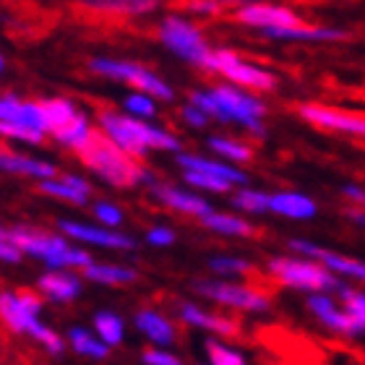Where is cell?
Segmentation results:
<instances>
[{
    "label": "cell",
    "instance_id": "obj_1",
    "mask_svg": "<svg viewBox=\"0 0 365 365\" xmlns=\"http://www.w3.org/2000/svg\"><path fill=\"white\" fill-rule=\"evenodd\" d=\"M188 102L198 105L212 120L222 123V125H237L256 138L267 136L269 107L259 97V91L220 81V84L193 89L188 94Z\"/></svg>",
    "mask_w": 365,
    "mask_h": 365
},
{
    "label": "cell",
    "instance_id": "obj_2",
    "mask_svg": "<svg viewBox=\"0 0 365 365\" xmlns=\"http://www.w3.org/2000/svg\"><path fill=\"white\" fill-rule=\"evenodd\" d=\"M97 128L102 136H107L113 144H118L123 152H128L136 160H144L152 152L178 154L182 149V141L170 128L160 125L146 118L123 113L120 107H99L94 113Z\"/></svg>",
    "mask_w": 365,
    "mask_h": 365
},
{
    "label": "cell",
    "instance_id": "obj_3",
    "mask_svg": "<svg viewBox=\"0 0 365 365\" xmlns=\"http://www.w3.org/2000/svg\"><path fill=\"white\" fill-rule=\"evenodd\" d=\"M42 308L45 297L39 295L37 287L0 289V327L8 334L31 339L50 358H63V352L68 350V339L42 321Z\"/></svg>",
    "mask_w": 365,
    "mask_h": 365
},
{
    "label": "cell",
    "instance_id": "obj_4",
    "mask_svg": "<svg viewBox=\"0 0 365 365\" xmlns=\"http://www.w3.org/2000/svg\"><path fill=\"white\" fill-rule=\"evenodd\" d=\"M81 165L89 170L91 175L118 190H130V188H149L160 178L154 175V170L144 165V160L130 157L128 152H123L120 146L113 144L107 136L99 133L84 152L76 154Z\"/></svg>",
    "mask_w": 365,
    "mask_h": 365
},
{
    "label": "cell",
    "instance_id": "obj_5",
    "mask_svg": "<svg viewBox=\"0 0 365 365\" xmlns=\"http://www.w3.org/2000/svg\"><path fill=\"white\" fill-rule=\"evenodd\" d=\"M14 240L21 245L26 259L39 261L45 269H76L84 272L94 256L86 251V245L71 240L61 230H45L37 225H14L11 227Z\"/></svg>",
    "mask_w": 365,
    "mask_h": 365
},
{
    "label": "cell",
    "instance_id": "obj_6",
    "mask_svg": "<svg viewBox=\"0 0 365 365\" xmlns=\"http://www.w3.org/2000/svg\"><path fill=\"white\" fill-rule=\"evenodd\" d=\"M50 138L42 99L19 97L16 91L0 94V141L42 146Z\"/></svg>",
    "mask_w": 365,
    "mask_h": 365
},
{
    "label": "cell",
    "instance_id": "obj_7",
    "mask_svg": "<svg viewBox=\"0 0 365 365\" xmlns=\"http://www.w3.org/2000/svg\"><path fill=\"white\" fill-rule=\"evenodd\" d=\"M267 277L284 289H295V292H336L342 279L336 277L331 269H327L321 261L311 256H272L264 264Z\"/></svg>",
    "mask_w": 365,
    "mask_h": 365
},
{
    "label": "cell",
    "instance_id": "obj_8",
    "mask_svg": "<svg viewBox=\"0 0 365 365\" xmlns=\"http://www.w3.org/2000/svg\"><path fill=\"white\" fill-rule=\"evenodd\" d=\"M193 292L206 297V303L225 308L232 313H269L272 311V292L253 282H235L230 277H212V279L193 282Z\"/></svg>",
    "mask_w": 365,
    "mask_h": 365
},
{
    "label": "cell",
    "instance_id": "obj_9",
    "mask_svg": "<svg viewBox=\"0 0 365 365\" xmlns=\"http://www.w3.org/2000/svg\"><path fill=\"white\" fill-rule=\"evenodd\" d=\"M86 71L94 73L99 78H107V81H115V84H125L128 89H141L149 91L160 102H173L175 99V89L170 81L152 71L149 66L138 61H130V58H113V55H94L86 61Z\"/></svg>",
    "mask_w": 365,
    "mask_h": 365
},
{
    "label": "cell",
    "instance_id": "obj_10",
    "mask_svg": "<svg viewBox=\"0 0 365 365\" xmlns=\"http://www.w3.org/2000/svg\"><path fill=\"white\" fill-rule=\"evenodd\" d=\"M154 34L160 39V45L170 55H175L178 61L188 63L198 71H206V63H209V55H212L214 47L209 45L206 34L193 19L182 14L162 16L160 24L154 26Z\"/></svg>",
    "mask_w": 365,
    "mask_h": 365
},
{
    "label": "cell",
    "instance_id": "obj_11",
    "mask_svg": "<svg viewBox=\"0 0 365 365\" xmlns=\"http://www.w3.org/2000/svg\"><path fill=\"white\" fill-rule=\"evenodd\" d=\"M206 73L220 76L222 81L237 84L243 89L259 91V94L277 91V86H279V76L274 71L264 68L261 63L251 61V58H243L230 47H214L209 63H206Z\"/></svg>",
    "mask_w": 365,
    "mask_h": 365
},
{
    "label": "cell",
    "instance_id": "obj_12",
    "mask_svg": "<svg viewBox=\"0 0 365 365\" xmlns=\"http://www.w3.org/2000/svg\"><path fill=\"white\" fill-rule=\"evenodd\" d=\"M55 230H61L63 235H68L71 240H76V243L86 245V248H102V251H120V253H130L138 248V240L133 235H128L125 230L105 227L99 222L61 217V220H55Z\"/></svg>",
    "mask_w": 365,
    "mask_h": 365
},
{
    "label": "cell",
    "instance_id": "obj_13",
    "mask_svg": "<svg viewBox=\"0 0 365 365\" xmlns=\"http://www.w3.org/2000/svg\"><path fill=\"white\" fill-rule=\"evenodd\" d=\"M295 113L303 118L308 125L327 133H339V136H350L365 141V113L355 110H344V107L324 105V102H300Z\"/></svg>",
    "mask_w": 365,
    "mask_h": 365
},
{
    "label": "cell",
    "instance_id": "obj_14",
    "mask_svg": "<svg viewBox=\"0 0 365 365\" xmlns=\"http://www.w3.org/2000/svg\"><path fill=\"white\" fill-rule=\"evenodd\" d=\"M175 319L185 327L196 329V331H206V334L222 336V339H237L243 334L240 321L235 316H230L225 308H204L193 300H178Z\"/></svg>",
    "mask_w": 365,
    "mask_h": 365
},
{
    "label": "cell",
    "instance_id": "obj_15",
    "mask_svg": "<svg viewBox=\"0 0 365 365\" xmlns=\"http://www.w3.org/2000/svg\"><path fill=\"white\" fill-rule=\"evenodd\" d=\"M149 196L173 214H180V217H188V220H201L206 214L212 212L214 206L201 196V190L190 188V185H175V182H165L157 180L154 185H149Z\"/></svg>",
    "mask_w": 365,
    "mask_h": 365
},
{
    "label": "cell",
    "instance_id": "obj_16",
    "mask_svg": "<svg viewBox=\"0 0 365 365\" xmlns=\"http://www.w3.org/2000/svg\"><path fill=\"white\" fill-rule=\"evenodd\" d=\"M305 308L331 334L347 336V339H355V336L365 334V329L352 319L350 313L344 311V305L339 303V297L334 292H308Z\"/></svg>",
    "mask_w": 365,
    "mask_h": 365
},
{
    "label": "cell",
    "instance_id": "obj_17",
    "mask_svg": "<svg viewBox=\"0 0 365 365\" xmlns=\"http://www.w3.org/2000/svg\"><path fill=\"white\" fill-rule=\"evenodd\" d=\"M235 21L245 29H253L264 34L269 29H277V26H289V24L303 21V16L295 14L289 6H282V3H267V0H251V3H240V6L232 11Z\"/></svg>",
    "mask_w": 365,
    "mask_h": 365
},
{
    "label": "cell",
    "instance_id": "obj_18",
    "mask_svg": "<svg viewBox=\"0 0 365 365\" xmlns=\"http://www.w3.org/2000/svg\"><path fill=\"white\" fill-rule=\"evenodd\" d=\"M287 248L292 253H300V256H311V259L321 261L327 269L336 274V277H347L352 282H360L365 284V261L355 259V256H347V253L331 251L327 245H319L313 240H303V237H295L289 240Z\"/></svg>",
    "mask_w": 365,
    "mask_h": 365
},
{
    "label": "cell",
    "instance_id": "obj_19",
    "mask_svg": "<svg viewBox=\"0 0 365 365\" xmlns=\"http://www.w3.org/2000/svg\"><path fill=\"white\" fill-rule=\"evenodd\" d=\"M84 274L76 269H45L37 277L39 295L55 305H71L76 303L84 292Z\"/></svg>",
    "mask_w": 365,
    "mask_h": 365
},
{
    "label": "cell",
    "instance_id": "obj_20",
    "mask_svg": "<svg viewBox=\"0 0 365 365\" xmlns=\"http://www.w3.org/2000/svg\"><path fill=\"white\" fill-rule=\"evenodd\" d=\"M37 190L42 196L63 201L68 206H89L94 198V185L89 182V178L78 175V173H58L53 178L37 182Z\"/></svg>",
    "mask_w": 365,
    "mask_h": 365
},
{
    "label": "cell",
    "instance_id": "obj_21",
    "mask_svg": "<svg viewBox=\"0 0 365 365\" xmlns=\"http://www.w3.org/2000/svg\"><path fill=\"white\" fill-rule=\"evenodd\" d=\"M61 170L53 160L45 157H31L26 152H19L14 146L0 144V175L26 178V180H45V178L58 175Z\"/></svg>",
    "mask_w": 365,
    "mask_h": 365
},
{
    "label": "cell",
    "instance_id": "obj_22",
    "mask_svg": "<svg viewBox=\"0 0 365 365\" xmlns=\"http://www.w3.org/2000/svg\"><path fill=\"white\" fill-rule=\"evenodd\" d=\"M133 327L149 344L173 347L180 339V327H178L175 316H168L154 305H144L133 313Z\"/></svg>",
    "mask_w": 365,
    "mask_h": 365
},
{
    "label": "cell",
    "instance_id": "obj_23",
    "mask_svg": "<svg viewBox=\"0 0 365 365\" xmlns=\"http://www.w3.org/2000/svg\"><path fill=\"white\" fill-rule=\"evenodd\" d=\"M267 39H277V42H319V45H331V42H344L350 39V34L339 26H324V24H308L303 21L289 24V26H277V29L264 31Z\"/></svg>",
    "mask_w": 365,
    "mask_h": 365
},
{
    "label": "cell",
    "instance_id": "obj_24",
    "mask_svg": "<svg viewBox=\"0 0 365 365\" xmlns=\"http://www.w3.org/2000/svg\"><path fill=\"white\" fill-rule=\"evenodd\" d=\"M175 162L178 168L185 173V170H193V173H209V175H217V178H225L230 180L232 185H245L248 182V173L240 170V165H232V162L222 160L217 154H198V152H178L175 154Z\"/></svg>",
    "mask_w": 365,
    "mask_h": 365
},
{
    "label": "cell",
    "instance_id": "obj_25",
    "mask_svg": "<svg viewBox=\"0 0 365 365\" xmlns=\"http://www.w3.org/2000/svg\"><path fill=\"white\" fill-rule=\"evenodd\" d=\"M269 214L282 217V220L308 222L319 214V204H316V198H311L303 190H269Z\"/></svg>",
    "mask_w": 365,
    "mask_h": 365
},
{
    "label": "cell",
    "instance_id": "obj_26",
    "mask_svg": "<svg viewBox=\"0 0 365 365\" xmlns=\"http://www.w3.org/2000/svg\"><path fill=\"white\" fill-rule=\"evenodd\" d=\"M198 225L212 232L217 237H230V240H245V237H256L259 230L248 217H243L240 212H220V209H212V212L201 217Z\"/></svg>",
    "mask_w": 365,
    "mask_h": 365
},
{
    "label": "cell",
    "instance_id": "obj_27",
    "mask_svg": "<svg viewBox=\"0 0 365 365\" xmlns=\"http://www.w3.org/2000/svg\"><path fill=\"white\" fill-rule=\"evenodd\" d=\"M78 8L94 16L110 19H141L160 11L162 0H76Z\"/></svg>",
    "mask_w": 365,
    "mask_h": 365
},
{
    "label": "cell",
    "instance_id": "obj_28",
    "mask_svg": "<svg viewBox=\"0 0 365 365\" xmlns=\"http://www.w3.org/2000/svg\"><path fill=\"white\" fill-rule=\"evenodd\" d=\"M99 136V128H97V120L91 118V115H86L84 110L73 118L71 123H66L63 128H58L53 133V141L55 144H61L63 149H68V152L78 154V152H84L86 146L94 141V138Z\"/></svg>",
    "mask_w": 365,
    "mask_h": 365
},
{
    "label": "cell",
    "instance_id": "obj_29",
    "mask_svg": "<svg viewBox=\"0 0 365 365\" xmlns=\"http://www.w3.org/2000/svg\"><path fill=\"white\" fill-rule=\"evenodd\" d=\"M84 279L94 284H105V287H128L141 279V272L130 264H115V261H91L84 267Z\"/></svg>",
    "mask_w": 365,
    "mask_h": 365
},
{
    "label": "cell",
    "instance_id": "obj_30",
    "mask_svg": "<svg viewBox=\"0 0 365 365\" xmlns=\"http://www.w3.org/2000/svg\"><path fill=\"white\" fill-rule=\"evenodd\" d=\"M66 339H68V350H73L78 358L89 360V363H105V360H110V355H113V347H110L94 329L71 327Z\"/></svg>",
    "mask_w": 365,
    "mask_h": 365
},
{
    "label": "cell",
    "instance_id": "obj_31",
    "mask_svg": "<svg viewBox=\"0 0 365 365\" xmlns=\"http://www.w3.org/2000/svg\"><path fill=\"white\" fill-rule=\"evenodd\" d=\"M206 149L222 160L232 162V165H251L256 160V149L253 144L243 141V138H235V136H225V133H212V136H206Z\"/></svg>",
    "mask_w": 365,
    "mask_h": 365
},
{
    "label": "cell",
    "instance_id": "obj_32",
    "mask_svg": "<svg viewBox=\"0 0 365 365\" xmlns=\"http://www.w3.org/2000/svg\"><path fill=\"white\" fill-rule=\"evenodd\" d=\"M230 204L240 214L264 217V214H269V190L253 188V185L245 182V185H237V188L230 193Z\"/></svg>",
    "mask_w": 365,
    "mask_h": 365
},
{
    "label": "cell",
    "instance_id": "obj_33",
    "mask_svg": "<svg viewBox=\"0 0 365 365\" xmlns=\"http://www.w3.org/2000/svg\"><path fill=\"white\" fill-rule=\"evenodd\" d=\"M42 110H45L47 125H50V136H53L55 130L63 128L66 123L73 120L84 107L78 105L76 99L58 94V97H42Z\"/></svg>",
    "mask_w": 365,
    "mask_h": 365
},
{
    "label": "cell",
    "instance_id": "obj_34",
    "mask_svg": "<svg viewBox=\"0 0 365 365\" xmlns=\"http://www.w3.org/2000/svg\"><path fill=\"white\" fill-rule=\"evenodd\" d=\"M91 329H94L113 350L123 347V342H125V319H123L120 313L107 311V308L105 311H97L94 313V327Z\"/></svg>",
    "mask_w": 365,
    "mask_h": 365
},
{
    "label": "cell",
    "instance_id": "obj_35",
    "mask_svg": "<svg viewBox=\"0 0 365 365\" xmlns=\"http://www.w3.org/2000/svg\"><path fill=\"white\" fill-rule=\"evenodd\" d=\"M206 269L214 274V277H248V274H256V264L243 256H232V253H217L209 259Z\"/></svg>",
    "mask_w": 365,
    "mask_h": 365
},
{
    "label": "cell",
    "instance_id": "obj_36",
    "mask_svg": "<svg viewBox=\"0 0 365 365\" xmlns=\"http://www.w3.org/2000/svg\"><path fill=\"white\" fill-rule=\"evenodd\" d=\"M120 110L128 115H136V118H146V120H154L160 115V99L149 94V91L141 89H130L128 94L120 97Z\"/></svg>",
    "mask_w": 365,
    "mask_h": 365
},
{
    "label": "cell",
    "instance_id": "obj_37",
    "mask_svg": "<svg viewBox=\"0 0 365 365\" xmlns=\"http://www.w3.org/2000/svg\"><path fill=\"white\" fill-rule=\"evenodd\" d=\"M206 352V363L209 365H245L248 363V355L243 350H237L227 339L222 336H214V339H206L204 344Z\"/></svg>",
    "mask_w": 365,
    "mask_h": 365
},
{
    "label": "cell",
    "instance_id": "obj_38",
    "mask_svg": "<svg viewBox=\"0 0 365 365\" xmlns=\"http://www.w3.org/2000/svg\"><path fill=\"white\" fill-rule=\"evenodd\" d=\"M89 212H91V217H94V222L105 225V227H115V230H123V225L128 220V212H125L120 204L110 201V198H97V201L91 198Z\"/></svg>",
    "mask_w": 365,
    "mask_h": 365
},
{
    "label": "cell",
    "instance_id": "obj_39",
    "mask_svg": "<svg viewBox=\"0 0 365 365\" xmlns=\"http://www.w3.org/2000/svg\"><path fill=\"white\" fill-rule=\"evenodd\" d=\"M182 182L190 185V188L201 190V193H214V196H225V193H232L235 185L225 178L209 175V173H193V170H185L182 173Z\"/></svg>",
    "mask_w": 365,
    "mask_h": 365
},
{
    "label": "cell",
    "instance_id": "obj_40",
    "mask_svg": "<svg viewBox=\"0 0 365 365\" xmlns=\"http://www.w3.org/2000/svg\"><path fill=\"white\" fill-rule=\"evenodd\" d=\"M334 295L339 297V303L344 305V311L350 313L352 319L358 321L360 327L365 329V289L350 287V284H344V282H342Z\"/></svg>",
    "mask_w": 365,
    "mask_h": 365
},
{
    "label": "cell",
    "instance_id": "obj_41",
    "mask_svg": "<svg viewBox=\"0 0 365 365\" xmlns=\"http://www.w3.org/2000/svg\"><path fill=\"white\" fill-rule=\"evenodd\" d=\"M182 8L198 19H217L227 11V0H182Z\"/></svg>",
    "mask_w": 365,
    "mask_h": 365
},
{
    "label": "cell",
    "instance_id": "obj_42",
    "mask_svg": "<svg viewBox=\"0 0 365 365\" xmlns=\"http://www.w3.org/2000/svg\"><path fill=\"white\" fill-rule=\"evenodd\" d=\"M144 243L149 245V248H173V245L178 243V232L170 225H154V227H149L144 232Z\"/></svg>",
    "mask_w": 365,
    "mask_h": 365
},
{
    "label": "cell",
    "instance_id": "obj_43",
    "mask_svg": "<svg viewBox=\"0 0 365 365\" xmlns=\"http://www.w3.org/2000/svg\"><path fill=\"white\" fill-rule=\"evenodd\" d=\"M141 363L144 365H182V358L173 347H160V344H149L141 352Z\"/></svg>",
    "mask_w": 365,
    "mask_h": 365
},
{
    "label": "cell",
    "instance_id": "obj_44",
    "mask_svg": "<svg viewBox=\"0 0 365 365\" xmlns=\"http://www.w3.org/2000/svg\"><path fill=\"white\" fill-rule=\"evenodd\" d=\"M180 123L190 130H204L206 125L212 123V118H209L198 105H193V102L185 99V105L180 107Z\"/></svg>",
    "mask_w": 365,
    "mask_h": 365
},
{
    "label": "cell",
    "instance_id": "obj_45",
    "mask_svg": "<svg viewBox=\"0 0 365 365\" xmlns=\"http://www.w3.org/2000/svg\"><path fill=\"white\" fill-rule=\"evenodd\" d=\"M342 196L347 198L352 206H363L365 209V188L358 185V182H347V185H342Z\"/></svg>",
    "mask_w": 365,
    "mask_h": 365
},
{
    "label": "cell",
    "instance_id": "obj_46",
    "mask_svg": "<svg viewBox=\"0 0 365 365\" xmlns=\"http://www.w3.org/2000/svg\"><path fill=\"white\" fill-rule=\"evenodd\" d=\"M344 217H347V222H352L355 227H360V230H365V209L363 206H347L344 209Z\"/></svg>",
    "mask_w": 365,
    "mask_h": 365
},
{
    "label": "cell",
    "instance_id": "obj_47",
    "mask_svg": "<svg viewBox=\"0 0 365 365\" xmlns=\"http://www.w3.org/2000/svg\"><path fill=\"white\" fill-rule=\"evenodd\" d=\"M11 235V227H8V225H3V222H0V240H3V237H8Z\"/></svg>",
    "mask_w": 365,
    "mask_h": 365
},
{
    "label": "cell",
    "instance_id": "obj_48",
    "mask_svg": "<svg viewBox=\"0 0 365 365\" xmlns=\"http://www.w3.org/2000/svg\"><path fill=\"white\" fill-rule=\"evenodd\" d=\"M6 66H8V63H6V55L0 53V76H3V73H6Z\"/></svg>",
    "mask_w": 365,
    "mask_h": 365
}]
</instances>
